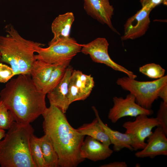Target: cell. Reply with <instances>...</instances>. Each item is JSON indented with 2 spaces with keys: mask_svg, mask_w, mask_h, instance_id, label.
<instances>
[{
  "mask_svg": "<svg viewBox=\"0 0 167 167\" xmlns=\"http://www.w3.org/2000/svg\"><path fill=\"white\" fill-rule=\"evenodd\" d=\"M140 72L152 79H158L164 76L165 70L159 65L155 63L146 64L139 68Z\"/></svg>",
  "mask_w": 167,
  "mask_h": 167,
  "instance_id": "cell-23",
  "label": "cell"
},
{
  "mask_svg": "<svg viewBox=\"0 0 167 167\" xmlns=\"http://www.w3.org/2000/svg\"></svg>",
  "mask_w": 167,
  "mask_h": 167,
  "instance_id": "cell-32",
  "label": "cell"
},
{
  "mask_svg": "<svg viewBox=\"0 0 167 167\" xmlns=\"http://www.w3.org/2000/svg\"><path fill=\"white\" fill-rule=\"evenodd\" d=\"M29 146L31 156L36 167H46L39 138L34 134L30 138Z\"/></svg>",
  "mask_w": 167,
  "mask_h": 167,
  "instance_id": "cell-22",
  "label": "cell"
},
{
  "mask_svg": "<svg viewBox=\"0 0 167 167\" xmlns=\"http://www.w3.org/2000/svg\"><path fill=\"white\" fill-rule=\"evenodd\" d=\"M154 132L148 138L145 147L135 154L138 158H153L159 155H167V135L160 126H156Z\"/></svg>",
  "mask_w": 167,
  "mask_h": 167,
  "instance_id": "cell-11",
  "label": "cell"
},
{
  "mask_svg": "<svg viewBox=\"0 0 167 167\" xmlns=\"http://www.w3.org/2000/svg\"><path fill=\"white\" fill-rule=\"evenodd\" d=\"M14 121L10 112L0 99V128L8 130Z\"/></svg>",
  "mask_w": 167,
  "mask_h": 167,
  "instance_id": "cell-24",
  "label": "cell"
},
{
  "mask_svg": "<svg viewBox=\"0 0 167 167\" xmlns=\"http://www.w3.org/2000/svg\"><path fill=\"white\" fill-rule=\"evenodd\" d=\"M151 11L146 7H142L127 19L124 25L122 41L134 40L145 34L150 24L149 15Z\"/></svg>",
  "mask_w": 167,
  "mask_h": 167,
  "instance_id": "cell-10",
  "label": "cell"
},
{
  "mask_svg": "<svg viewBox=\"0 0 167 167\" xmlns=\"http://www.w3.org/2000/svg\"><path fill=\"white\" fill-rule=\"evenodd\" d=\"M82 46L73 38L60 41L44 48L36 49V60L51 64L70 63L72 58L81 51Z\"/></svg>",
  "mask_w": 167,
  "mask_h": 167,
  "instance_id": "cell-6",
  "label": "cell"
},
{
  "mask_svg": "<svg viewBox=\"0 0 167 167\" xmlns=\"http://www.w3.org/2000/svg\"><path fill=\"white\" fill-rule=\"evenodd\" d=\"M39 140L46 167H59L58 154L48 137L45 134Z\"/></svg>",
  "mask_w": 167,
  "mask_h": 167,
  "instance_id": "cell-20",
  "label": "cell"
},
{
  "mask_svg": "<svg viewBox=\"0 0 167 167\" xmlns=\"http://www.w3.org/2000/svg\"><path fill=\"white\" fill-rule=\"evenodd\" d=\"M34 130L30 124L14 121L0 142L2 167H36L30 150V140Z\"/></svg>",
  "mask_w": 167,
  "mask_h": 167,
  "instance_id": "cell-4",
  "label": "cell"
},
{
  "mask_svg": "<svg viewBox=\"0 0 167 167\" xmlns=\"http://www.w3.org/2000/svg\"><path fill=\"white\" fill-rule=\"evenodd\" d=\"M116 84L135 97L136 102L143 108L151 109L162 89L167 86V76L152 81H142L125 76L118 78Z\"/></svg>",
  "mask_w": 167,
  "mask_h": 167,
  "instance_id": "cell-5",
  "label": "cell"
},
{
  "mask_svg": "<svg viewBox=\"0 0 167 167\" xmlns=\"http://www.w3.org/2000/svg\"><path fill=\"white\" fill-rule=\"evenodd\" d=\"M5 135V130L0 128V142L1 139L4 137Z\"/></svg>",
  "mask_w": 167,
  "mask_h": 167,
  "instance_id": "cell-30",
  "label": "cell"
},
{
  "mask_svg": "<svg viewBox=\"0 0 167 167\" xmlns=\"http://www.w3.org/2000/svg\"><path fill=\"white\" fill-rule=\"evenodd\" d=\"M142 7H145L151 10L157 6L163 4L166 5L167 0H140Z\"/></svg>",
  "mask_w": 167,
  "mask_h": 167,
  "instance_id": "cell-27",
  "label": "cell"
},
{
  "mask_svg": "<svg viewBox=\"0 0 167 167\" xmlns=\"http://www.w3.org/2000/svg\"><path fill=\"white\" fill-rule=\"evenodd\" d=\"M100 167H127V165L125 161H115L102 165Z\"/></svg>",
  "mask_w": 167,
  "mask_h": 167,
  "instance_id": "cell-28",
  "label": "cell"
},
{
  "mask_svg": "<svg viewBox=\"0 0 167 167\" xmlns=\"http://www.w3.org/2000/svg\"><path fill=\"white\" fill-rule=\"evenodd\" d=\"M139 165L140 166L139 164H137L136 165V166H138V167H139Z\"/></svg>",
  "mask_w": 167,
  "mask_h": 167,
  "instance_id": "cell-31",
  "label": "cell"
},
{
  "mask_svg": "<svg viewBox=\"0 0 167 167\" xmlns=\"http://www.w3.org/2000/svg\"><path fill=\"white\" fill-rule=\"evenodd\" d=\"M84 8L87 13L103 24L107 25L114 32L118 33L113 27L111 19L114 9L109 0H84Z\"/></svg>",
  "mask_w": 167,
  "mask_h": 167,
  "instance_id": "cell-12",
  "label": "cell"
},
{
  "mask_svg": "<svg viewBox=\"0 0 167 167\" xmlns=\"http://www.w3.org/2000/svg\"><path fill=\"white\" fill-rule=\"evenodd\" d=\"M148 116L145 114L138 115L134 121H126L122 125L126 130L125 133L132 141L134 151L143 149L147 144L145 139L152 133V129L160 126L156 118H148Z\"/></svg>",
  "mask_w": 167,
  "mask_h": 167,
  "instance_id": "cell-7",
  "label": "cell"
},
{
  "mask_svg": "<svg viewBox=\"0 0 167 167\" xmlns=\"http://www.w3.org/2000/svg\"><path fill=\"white\" fill-rule=\"evenodd\" d=\"M73 70L72 66H68L59 83L47 94L50 105L57 107L64 113L70 105L68 98L69 86Z\"/></svg>",
  "mask_w": 167,
  "mask_h": 167,
  "instance_id": "cell-13",
  "label": "cell"
},
{
  "mask_svg": "<svg viewBox=\"0 0 167 167\" xmlns=\"http://www.w3.org/2000/svg\"><path fill=\"white\" fill-rule=\"evenodd\" d=\"M81 135L90 136L109 146L110 140L97 119L91 123H85L76 129Z\"/></svg>",
  "mask_w": 167,
  "mask_h": 167,
  "instance_id": "cell-19",
  "label": "cell"
},
{
  "mask_svg": "<svg viewBox=\"0 0 167 167\" xmlns=\"http://www.w3.org/2000/svg\"><path fill=\"white\" fill-rule=\"evenodd\" d=\"M69 84L84 100L90 94L94 86V81L91 75H86L79 70H73Z\"/></svg>",
  "mask_w": 167,
  "mask_h": 167,
  "instance_id": "cell-17",
  "label": "cell"
},
{
  "mask_svg": "<svg viewBox=\"0 0 167 167\" xmlns=\"http://www.w3.org/2000/svg\"><path fill=\"white\" fill-rule=\"evenodd\" d=\"M69 63L57 64L51 74L50 77L43 88L42 91L45 94L52 90L59 83L65 74Z\"/></svg>",
  "mask_w": 167,
  "mask_h": 167,
  "instance_id": "cell-21",
  "label": "cell"
},
{
  "mask_svg": "<svg viewBox=\"0 0 167 167\" xmlns=\"http://www.w3.org/2000/svg\"><path fill=\"white\" fill-rule=\"evenodd\" d=\"M14 72L11 66L0 63V82L6 83L15 76Z\"/></svg>",
  "mask_w": 167,
  "mask_h": 167,
  "instance_id": "cell-26",
  "label": "cell"
},
{
  "mask_svg": "<svg viewBox=\"0 0 167 167\" xmlns=\"http://www.w3.org/2000/svg\"><path fill=\"white\" fill-rule=\"evenodd\" d=\"M18 75L7 82L0 92V99L15 121L21 124H30L47 108L46 94L37 88L30 75Z\"/></svg>",
  "mask_w": 167,
  "mask_h": 167,
  "instance_id": "cell-1",
  "label": "cell"
},
{
  "mask_svg": "<svg viewBox=\"0 0 167 167\" xmlns=\"http://www.w3.org/2000/svg\"><path fill=\"white\" fill-rule=\"evenodd\" d=\"M113 101V105L109 109L108 117L113 123H116L124 117H136L141 114L149 116L153 113L151 109H146L139 105L135 96L130 93L125 98L114 96Z\"/></svg>",
  "mask_w": 167,
  "mask_h": 167,
  "instance_id": "cell-9",
  "label": "cell"
},
{
  "mask_svg": "<svg viewBox=\"0 0 167 167\" xmlns=\"http://www.w3.org/2000/svg\"><path fill=\"white\" fill-rule=\"evenodd\" d=\"M74 20V15L71 12L60 15L56 17L51 25L54 37L49 42L48 45L70 38L71 26Z\"/></svg>",
  "mask_w": 167,
  "mask_h": 167,
  "instance_id": "cell-15",
  "label": "cell"
},
{
  "mask_svg": "<svg viewBox=\"0 0 167 167\" xmlns=\"http://www.w3.org/2000/svg\"><path fill=\"white\" fill-rule=\"evenodd\" d=\"M163 101L167 104V86L164 87L161 90L159 96Z\"/></svg>",
  "mask_w": 167,
  "mask_h": 167,
  "instance_id": "cell-29",
  "label": "cell"
},
{
  "mask_svg": "<svg viewBox=\"0 0 167 167\" xmlns=\"http://www.w3.org/2000/svg\"><path fill=\"white\" fill-rule=\"evenodd\" d=\"M56 65L49 64L38 60L34 62L31 70L30 75L32 81L38 89L42 91Z\"/></svg>",
  "mask_w": 167,
  "mask_h": 167,
  "instance_id": "cell-18",
  "label": "cell"
},
{
  "mask_svg": "<svg viewBox=\"0 0 167 167\" xmlns=\"http://www.w3.org/2000/svg\"><path fill=\"white\" fill-rule=\"evenodd\" d=\"M156 118L160 122L159 126L167 135V104L163 101L161 102Z\"/></svg>",
  "mask_w": 167,
  "mask_h": 167,
  "instance_id": "cell-25",
  "label": "cell"
},
{
  "mask_svg": "<svg viewBox=\"0 0 167 167\" xmlns=\"http://www.w3.org/2000/svg\"><path fill=\"white\" fill-rule=\"evenodd\" d=\"M81 45V52L89 55L93 62L104 64L115 71L125 73L130 78L135 79L137 77L132 71L112 59L108 53L109 44L105 38H97L88 43Z\"/></svg>",
  "mask_w": 167,
  "mask_h": 167,
  "instance_id": "cell-8",
  "label": "cell"
},
{
  "mask_svg": "<svg viewBox=\"0 0 167 167\" xmlns=\"http://www.w3.org/2000/svg\"><path fill=\"white\" fill-rule=\"evenodd\" d=\"M6 36H0V63L9 64L15 75L29 74L36 60L37 48L44 45L26 39L12 25L8 26Z\"/></svg>",
  "mask_w": 167,
  "mask_h": 167,
  "instance_id": "cell-3",
  "label": "cell"
},
{
  "mask_svg": "<svg viewBox=\"0 0 167 167\" xmlns=\"http://www.w3.org/2000/svg\"><path fill=\"white\" fill-rule=\"evenodd\" d=\"M93 109L96 116L105 133L108 136L111 144L113 145V150L116 152L120 151L124 148L133 151L132 142L130 136L127 134L113 130L105 124L101 119L99 113L96 107L93 106Z\"/></svg>",
  "mask_w": 167,
  "mask_h": 167,
  "instance_id": "cell-16",
  "label": "cell"
},
{
  "mask_svg": "<svg viewBox=\"0 0 167 167\" xmlns=\"http://www.w3.org/2000/svg\"><path fill=\"white\" fill-rule=\"evenodd\" d=\"M42 115L43 130L58 154L59 166L76 167L84 161L80 148L85 136L73 128L65 113L53 105L47 108Z\"/></svg>",
  "mask_w": 167,
  "mask_h": 167,
  "instance_id": "cell-2",
  "label": "cell"
},
{
  "mask_svg": "<svg viewBox=\"0 0 167 167\" xmlns=\"http://www.w3.org/2000/svg\"><path fill=\"white\" fill-rule=\"evenodd\" d=\"M113 150L99 141L88 136L84 140L80 148L82 158L93 161L105 160L110 157Z\"/></svg>",
  "mask_w": 167,
  "mask_h": 167,
  "instance_id": "cell-14",
  "label": "cell"
}]
</instances>
